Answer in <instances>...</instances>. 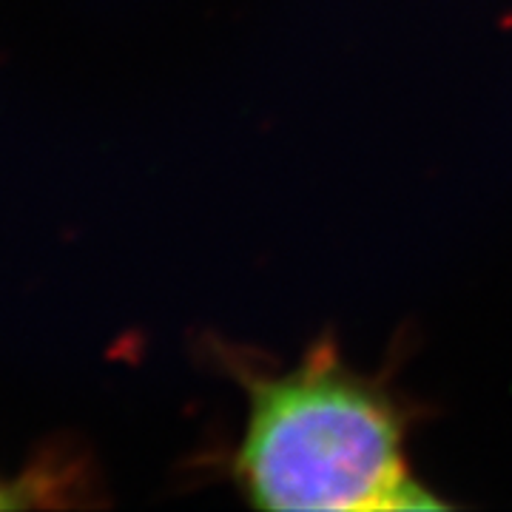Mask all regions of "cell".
Listing matches in <instances>:
<instances>
[{"label": "cell", "instance_id": "6da1fadb", "mask_svg": "<svg viewBox=\"0 0 512 512\" xmlns=\"http://www.w3.org/2000/svg\"><path fill=\"white\" fill-rule=\"evenodd\" d=\"M248 421L234 473L259 510H441L413 476L404 416L330 339L282 373L242 370Z\"/></svg>", "mask_w": 512, "mask_h": 512}, {"label": "cell", "instance_id": "7a4b0ae2", "mask_svg": "<svg viewBox=\"0 0 512 512\" xmlns=\"http://www.w3.org/2000/svg\"><path fill=\"white\" fill-rule=\"evenodd\" d=\"M43 493H57L55 481L43 478H0V510H23L32 504H43Z\"/></svg>", "mask_w": 512, "mask_h": 512}]
</instances>
